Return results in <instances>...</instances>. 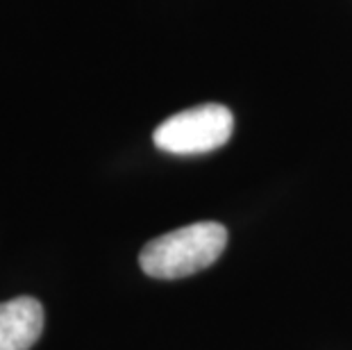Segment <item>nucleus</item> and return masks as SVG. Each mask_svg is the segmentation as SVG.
<instances>
[{"label": "nucleus", "mask_w": 352, "mask_h": 350, "mask_svg": "<svg viewBox=\"0 0 352 350\" xmlns=\"http://www.w3.org/2000/svg\"><path fill=\"white\" fill-rule=\"evenodd\" d=\"M234 130V116L226 105L207 102L166 118L155 130L153 141L170 155H202L228 144Z\"/></svg>", "instance_id": "f03ea898"}, {"label": "nucleus", "mask_w": 352, "mask_h": 350, "mask_svg": "<svg viewBox=\"0 0 352 350\" xmlns=\"http://www.w3.org/2000/svg\"><path fill=\"white\" fill-rule=\"evenodd\" d=\"M43 332V307L36 298L21 296L0 303V350H30Z\"/></svg>", "instance_id": "7ed1b4c3"}, {"label": "nucleus", "mask_w": 352, "mask_h": 350, "mask_svg": "<svg viewBox=\"0 0 352 350\" xmlns=\"http://www.w3.org/2000/svg\"><path fill=\"white\" fill-rule=\"evenodd\" d=\"M226 245V226L216 221H200L148 241L139 255V264L151 278L177 280L212 266Z\"/></svg>", "instance_id": "f257e3e1"}]
</instances>
